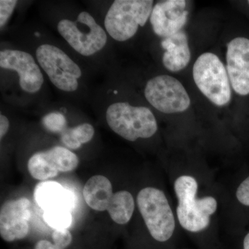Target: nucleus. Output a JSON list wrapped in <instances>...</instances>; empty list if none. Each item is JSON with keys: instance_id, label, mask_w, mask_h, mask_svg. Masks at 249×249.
Instances as JSON below:
<instances>
[{"instance_id": "1", "label": "nucleus", "mask_w": 249, "mask_h": 249, "mask_svg": "<svg viewBox=\"0 0 249 249\" xmlns=\"http://www.w3.org/2000/svg\"><path fill=\"white\" fill-rule=\"evenodd\" d=\"M165 170L181 231L202 249H217L224 191L214 170L193 154L169 157Z\"/></svg>"}, {"instance_id": "2", "label": "nucleus", "mask_w": 249, "mask_h": 249, "mask_svg": "<svg viewBox=\"0 0 249 249\" xmlns=\"http://www.w3.org/2000/svg\"><path fill=\"white\" fill-rule=\"evenodd\" d=\"M139 211L147 233L159 245L173 248L181 230L171 194L163 185H147L136 196Z\"/></svg>"}, {"instance_id": "3", "label": "nucleus", "mask_w": 249, "mask_h": 249, "mask_svg": "<svg viewBox=\"0 0 249 249\" xmlns=\"http://www.w3.org/2000/svg\"><path fill=\"white\" fill-rule=\"evenodd\" d=\"M106 121L113 132L130 142L155 137L159 126L149 108L127 102L112 103L106 111Z\"/></svg>"}, {"instance_id": "4", "label": "nucleus", "mask_w": 249, "mask_h": 249, "mask_svg": "<svg viewBox=\"0 0 249 249\" xmlns=\"http://www.w3.org/2000/svg\"><path fill=\"white\" fill-rule=\"evenodd\" d=\"M193 76L198 89L213 104L223 107L231 101L227 68L216 54L206 52L199 55L193 65Z\"/></svg>"}, {"instance_id": "5", "label": "nucleus", "mask_w": 249, "mask_h": 249, "mask_svg": "<svg viewBox=\"0 0 249 249\" xmlns=\"http://www.w3.org/2000/svg\"><path fill=\"white\" fill-rule=\"evenodd\" d=\"M153 4L152 0H116L105 18L106 31L118 42L129 40L150 19Z\"/></svg>"}, {"instance_id": "6", "label": "nucleus", "mask_w": 249, "mask_h": 249, "mask_svg": "<svg viewBox=\"0 0 249 249\" xmlns=\"http://www.w3.org/2000/svg\"><path fill=\"white\" fill-rule=\"evenodd\" d=\"M57 29L67 43L83 56L94 55L107 44V33L86 11L80 13L76 20L62 19Z\"/></svg>"}, {"instance_id": "7", "label": "nucleus", "mask_w": 249, "mask_h": 249, "mask_svg": "<svg viewBox=\"0 0 249 249\" xmlns=\"http://www.w3.org/2000/svg\"><path fill=\"white\" fill-rule=\"evenodd\" d=\"M36 55L39 65L55 88L66 92L78 89L81 69L62 49L43 44L36 49Z\"/></svg>"}, {"instance_id": "8", "label": "nucleus", "mask_w": 249, "mask_h": 249, "mask_svg": "<svg viewBox=\"0 0 249 249\" xmlns=\"http://www.w3.org/2000/svg\"><path fill=\"white\" fill-rule=\"evenodd\" d=\"M144 94L152 107L165 114L184 112L191 106V98L182 83L169 75L149 80Z\"/></svg>"}, {"instance_id": "9", "label": "nucleus", "mask_w": 249, "mask_h": 249, "mask_svg": "<svg viewBox=\"0 0 249 249\" xmlns=\"http://www.w3.org/2000/svg\"><path fill=\"white\" fill-rule=\"evenodd\" d=\"M78 164L79 159L76 154L66 147L55 146L34 154L28 162V169L33 178L45 181L60 173L73 171Z\"/></svg>"}, {"instance_id": "10", "label": "nucleus", "mask_w": 249, "mask_h": 249, "mask_svg": "<svg viewBox=\"0 0 249 249\" xmlns=\"http://www.w3.org/2000/svg\"><path fill=\"white\" fill-rule=\"evenodd\" d=\"M0 67L17 72L19 84L25 92H38L44 83V77L35 58L20 50L5 49L0 52Z\"/></svg>"}, {"instance_id": "11", "label": "nucleus", "mask_w": 249, "mask_h": 249, "mask_svg": "<svg viewBox=\"0 0 249 249\" xmlns=\"http://www.w3.org/2000/svg\"><path fill=\"white\" fill-rule=\"evenodd\" d=\"M227 71L232 90L238 96H249V38L234 37L227 44Z\"/></svg>"}, {"instance_id": "12", "label": "nucleus", "mask_w": 249, "mask_h": 249, "mask_svg": "<svg viewBox=\"0 0 249 249\" xmlns=\"http://www.w3.org/2000/svg\"><path fill=\"white\" fill-rule=\"evenodd\" d=\"M31 204L29 199L19 198L6 201L0 211V235L8 242L22 240L29 232Z\"/></svg>"}, {"instance_id": "13", "label": "nucleus", "mask_w": 249, "mask_h": 249, "mask_svg": "<svg viewBox=\"0 0 249 249\" xmlns=\"http://www.w3.org/2000/svg\"><path fill=\"white\" fill-rule=\"evenodd\" d=\"M185 0H167L154 6L150 20L156 35L165 37L182 31L188 21Z\"/></svg>"}, {"instance_id": "14", "label": "nucleus", "mask_w": 249, "mask_h": 249, "mask_svg": "<svg viewBox=\"0 0 249 249\" xmlns=\"http://www.w3.org/2000/svg\"><path fill=\"white\" fill-rule=\"evenodd\" d=\"M34 197L44 211L62 210L71 213L76 206L75 195L55 181L39 183L36 186Z\"/></svg>"}, {"instance_id": "15", "label": "nucleus", "mask_w": 249, "mask_h": 249, "mask_svg": "<svg viewBox=\"0 0 249 249\" xmlns=\"http://www.w3.org/2000/svg\"><path fill=\"white\" fill-rule=\"evenodd\" d=\"M161 47L165 50L162 62L167 70L175 73L188 66L191 61V52L185 31L165 37L162 40Z\"/></svg>"}, {"instance_id": "16", "label": "nucleus", "mask_w": 249, "mask_h": 249, "mask_svg": "<svg viewBox=\"0 0 249 249\" xmlns=\"http://www.w3.org/2000/svg\"><path fill=\"white\" fill-rule=\"evenodd\" d=\"M110 181L103 175H95L87 181L83 189L85 202L97 211L107 210L114 196Z\"/></svg>"}, {"instance_id": "17", "label": "nucleus", "mask_w": 249, "mask_h": 249, "mask_svg": "<svg viewBox=\"0 0 249 249\" xmlns=\"http://www.w3.org/2000/svg\"><path fill=\"white\" fill-rule=\"evenodd\" d=\"M136 210V197L130 191L116 192L108 206L109 216L116 224L126 225L133 217Z\"/></svg>"}, {"instance_id": "18", "label": "nucleus", "mask_w": 249, "mask_h": 249, "mask_svg": "<svg viewBox=\"0 0 249 249\" xmlns=\"http://www.w3.org/2000/svg\"><path fill=\"white\" fill-rule=\"evenodd\" d=\"M224 190L222 213L238 208L249 209V175L237 183L233 189H227L224 185Z\"/></svg>"}, {"instance_id": "19", "label": "nucleus", "mask_w": 249, "mask_h": 249, "mask_svg": "<svg viewBox=\"0 0 249 249\" xmlns=\"http://www.w3.org/2000/svg\"><path fill=\"white\" fill-rule=\"evenodd\" d=\"M94 134V128L91 124H83L65 129L60 134V139L65 146L72 150H77L83 144L89 142L93 139Z\"/></svg>"}, {"instance_id": "20", "label": "nucleus", "mask_w": 249, "mask_h": 249, "mask_svg": "<svg viewBox=\"0 0 249 249\" xmlns=\"http://www.w3.org/2000/svg\"><path fill=\"white\" fill-rule=\"evenodd\" d=\"M43 219L54 230L67 229L71 225V213L62 210L44 211Z\"/></svg>"}, {"instance_id": "21", "label": "nucleus", "mask_w": 249, "mask_h": 249, "mask_svg": "<svg viewBox=\"0 0 249 249\" xmlns=\"http://www.w3.org/2000/svg\"><path fill=\"white\" fill-rule=\"evenodd\" d=\"M42 124L49 132L61 134L67 128L66 117L60 112H51L44 116Z\"/></svg>"}, {"instance_id": "22", "label": "nucleus", "mask_w": 249, "mask_h": 249, "mask_svg": "<svg viewBox=\"0 0 249 249\" xmlns=\"http://www.w3.org/2000/svg\"><path fill=\"white\" fill-rule=\"evenodd\" d=\"M52 239L55 247L59 249L67 248L72 242V235L70 231L67 229L62 230H54L52 233Z\"/></svg>"}, {"instance_id": "23", "label": "nucleus", "mask_w": 249, "mask_h": 249, "mask_svg": "<svg viewBox=\"0 0 249 249\" xmlns=\"http://www.w3.org/2000/svg\"><path fill=\"white\" fill-rule=\"evenodd\" d=\"M18 4L16 0H1L0 1V27L6 25Z\"/></svg>"}, {"instance_id": "24", "label": "nucleus", "mask_w": 249, "mask_h": 249, "mask_svg": "<svg viewBox=\"0 0 249 249\" xmlns=\"http://www.w3.org/2000/svg\"><path fill=\"white\" fill-rule=\"evenodd\" d=\"M9 121L4 114L0 115V139H2L7 133L9 129Z\"/></svg>"}, {"instance_id": "25", "label": "nucleus", "mask_w": 249, "mask_h": 249, "mask_svg": "<svg viewBox=\"0 0 249 249\" xmlns=\"http://www.w3.org/2000/svg\"><path fill=\"white\" fill-rule=\"evenodd\" d=\"M35 249H59L54 244L47 240H40L36 245Z\"/></svg>"}, {"instance_id": "26", "label": "nucleus", "mask_w": 249, "mask_h": 249, "mask_svg": "<svg viewBox=\"0 0 249 249\" xmlns=\"http://www.w3.org/2000/svg\"><path fill=\"white\" fill-rule=\"evenodd\" d=\"M242 249H249V231L242 238Z\"/></svg>"}, {"instance_id": "27", "label": "nucleus", "mask_w": 249, "mask_h": 249, "mask_svg": "<svg viewBox=\"0 0 249 249\" xmlns=\"http://www.w3.org/2000/svg\"><path fill=\"white\" fill-rule=\"evenodd\" d=\"M247 3H248L249 6V1H247Z\"/></svg>"}]
</instances>
